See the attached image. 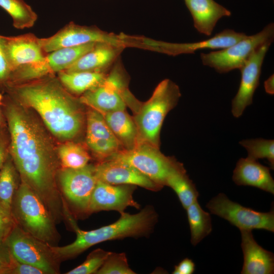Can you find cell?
<instances>
[{
	"instance_id": "cell-34",
	"label": "cell",
	"mask_w": 274,
	"mask_h": 274,
	"mask_svg": "<svg viewBox=\"0 0 274 274\" xmlns=\"http://www.w3.org/2000/svg\"><path fill=\"white\" fill-rule=\"evenodd\" d=\"M15 225L12 214L0 206V243L5 242Z\"/></svg>"
},
{
	"instance_id": "cell-12",
	"label": "cell",
	"mask_w": 274,
	"mask_h": 274,
	"mask_svg": "<svg viewBox=\"0 0 274 274\" xmlns=\"http://www.w3.org/2000/svg\"><path fill=\"white\" fill-rule=\"evenodd\" d=\"M132 38L101 30L96 26L80 25L70 22L52 36L40 38L44 51L48 54L56 50L92 43L106 42L125 47Z\"/></svg>"
},
{
	"instance_id": "cell-31",
	"label": "cell",
	"mask_w": 274,
	"mask_h": 274,
	"mask_svg": "<svg viewBox=\"0 0 274 274\" xmlns=\"http://www.w3.org/2000/svg\"><path fill=\"white\" fill-rule=\"evenodd\" d=\"M248 152L247 157L258 160L266 159L271 168L274 167V141L262 138L244 140L239 142Z\"/></svg>"
},
{
	"instance_id": "cell-16",
	"label": "cell",
	"mask_w": 274,
	"mask_h": 274,
	"mask_svg": "<svg viewBox=\"0 0 274 274\" xmlns=\"http://www.w3.org/2000/svg\"><path fill=\"white\" fill-rule=\"evenodd\" d=\"M0 40L11 73L21 66L41 61L47 55L40 38L32 33L0 35Z\"/></svg>"
},
{
	"instance_id": "cell-14",
	"label": "cell",
	"mask_w": 274,
	"mask_h": 274,
	"mask_svg": "<svg viewBox=\"0 0 274 274\" xmlns=\"http://www.w3.org/2000/svg\"><path fill=\"white\" fill-rule=\"evenodd\" d=\"M271 43H266L257 49L239 69V86L231 102V113L235 118L242 116L245 109L252 104L254 93L259 84L262 65Z\"/></svg>"
},
{
	"instance_id": "cell-29",
	"label": "cell",
	"mask_w": 274,
	"mask_h": 274,
	"mask_svg": "<svg viewBox=\"0 0 274 274\" xmlns=\"http://www.w3.org/2000/svg\"><path fill=\"white\" fill-rule=\"evenodd\" d=\"M0 7L11 17L17 29L30 28L38 19L37 13L23 0H0Z\"/></svg>"
},
{
	"instance_id": "cell-37",
	"label": "cell",
	"mask_w": 274,
	"mask_h": 274,
	"mask_svg": "<svg viewBox=\"0 0 274 274\" xmlns=\"http://www.w3.org/2000/svg\"><path fill=\"white\" fill-rule=\"evenodd\" d=\"M11 71L7 61L0 40V91L5 89Z\"/></svg>"
},
{
	"instance_id": "cell-21",
	"label": "cell",
	"mask_w": 274,
	"mask_h": 274,
	"mask_svg": "<svg viewBox=\"0 0 274 274\" xmlns=\"http://www.w3.org/2000/svg\"><path fill=\"white\" fill-rule=\"evenodd\" d=\"M124 48L109 43H96L92 49L65 71L106 73L117 60Z\"/></svg>"
},
{
	"instance_id": "cell-6",
	"label": "cell",
	"mask_w": 274,
	"mask_h": 274,
	"mask_svg": "<svg viewBox=\"0 0 274 274\" xmlns=\"http://www.w3.org/2000/svg\"><path fill=\"white\" fill-rule=\"evenodd\" d=\"M127 84L122 63L117 60L102 82L84 93L80 101L102 114L125 110L129 105L136 112L141 104L129 91Z\"/></svg>"
},
{
	"instance_id": "cell-25",
	"label": "cell",
	"mask_w": 274,
	"mask_h": 274,
	"mask_svg": "<svg viewBox=\"0 0 274 274\" xmlns=\"http://www.w3.org/2000/svg\"><path fill=\"white\" fill-rule=\"evenodd\" d=\"M164 185L173 189L185 210L199 196L195 185L189 178L183 165L177 161L169 170Z\"/></svg>"
},
{
	"instance_id": "cell-18",
	"label": "cell",
	"mask_w": 274,
	"mask_h": 274,
	"mask_svg": "<svg viewBox=\"0 0 274 274\" xmlns=\"http://www.w3.org/2000/svg\"><path fill=\"white\" fill-rule=\"evenodd\" d=\"M86 141L94 154L102 160L121 150L122 146L102 114L93 109L87 113Z\"/></svg>"
},
{
	"instance_id": "cell-27",
	"label": "cell",
	"mask_w": 274,
	"mask_h": 274,
	"mask_svg": "<svg viewBox=\"0 0 274 274\" xmlns=\"http://www.w3.org/2000/svg\"><path fill=\"white\" fill-rule=\"evenodd\" d=\"M186 210L190 230V242L195 246L212 232L211 217L201 208L197 199Z\"/></svg>"
},
{
	"instance_id": "cell-10",
	"label": "cell",
	"mask_w": 274,
	"mask_h": 274,
	"mask_svg": "<svg viewBox=\"0 0 274 274\" xmlns=\"http://www.w3.org/2000/svg\"><path fill=\"white\" fill-rule=\"evenodd\" d=\"M95 43L63 48L50 52L41 61L21 66L12 71L9 82L12 85L19 84L65 71L92 49Z\"/></svg>"
},
{
	"instance_id": "cell-30",
	"label": "cell",
	"mask_w": 274,
	"mask_h": 274,
	"mask_svg": "<svg viewBox=\"0 0 274 274\" xmlns=\"http://www.w3.org/2000/svg\"><path fill=\"white\" fill-rule=\"evenodd\" d=\"M57 156L62 168H79L88 164L90 156L80 144L66 142L57 150Z\"/></svg>"
},
{
	"instance_id": "cell-32",
	"label": "cell",
	"mask_w": 274,
	"mask_h": 274,
	"mask_svg": "<svg viewBox=\"0 0 274 274\" xmlns=\"http://www.w3.org/2000/svg\"><path fill=\"white\" fill-rule=\"evenodd\" d=\"M129 266L125 253L111 252L96 274H134Z\"/></svg>"
},
{
	"instance_id": "cell-35",
	"label": "cell",
	"mask_w": 274,
	"mask_h": 274,
	"mask_svg": "<svg viewBox=\"0 0 274 274\" xmlns=\"http://www.w3.org/2000/svg\"><path fill=\"white\" fill-rule=\"evenodd\" d=\"M15 258L4 243H0V274H8Z\"/></svg>"
},
{
	"instance_id": "cell-2",
	"label": "cell",
	"mask_w": 274,
	"mask_h": 274,
	"mask_svg": "<svg viewBox=\"0 0 274 274\" xmlns=\"http://www.w3.org/2000/svg\"><path fill=\"white\" fill-rule=\"evenodd\" d=\"M13 100L35 110L50 131L62 140L74 138L83 123L78 101L54 75L7 86Z\"/></svg>"
},
{
	"instance_id": "cell-11",
	"label": "cell",
	"mask_w": 274,
	"mask_h": 274,
	"mask_svg": "<svg viewBox=\"0 0 274 274\" xmlns=\"http://www.w3.org/2000/svg\"><path fill=\"white\" fill-rule=\"evenodd\" d=\"M105 159L129 165L162 186H165L166 177L176 161L163 155L158 148L143 142L130 149H121Z\"/></svg>"
},
{
	"instance_id": "cell-36",
	"label": "cell",
	"mask_w": 274,
	"mask_h": 274,
	"mask_svg": "<svg viewBox=\"0 0 274 274\" xmlns=\"http://www.w3.org/2000/svg\"><path fill=\"white\" fill-rule=\"evenodd\" d=\"M8 274H46L39 268L20 262L15 258L14 264Z\"/></svg>"
},
{
	"instance_id": "cell-40",
	"label": "cell",
	"mask_w": 274,
	"mask_h": 274,
	"mask_svg": "<svg viewBox=\"0 0 274 274\" xmlns=\"http://www.w3.org/2000/svg\"><path fill=\"white\" fill-rule=\"evenodd\" d=\"M264 86L266 92L269 94L274 93V76L271 75L265 81Z\"/></svg>"
},
{
	"instance_id": "cell-7",
	"label": "cell",
	"mask_w": 274,
	"mask_h": 274,
	"mask_svg": "<svg viewBox=\"0 0 274 274\" xmlns=\"http://www.w3.org/2000/svg\"><path fill=\"white\" fill-rule=\"evenodd\" d=\"M97 181L92 164L76 169H59L57 175L59 188L75 219L89 215L90 199Z\"/></svg>"
},
{
	"instance_id": "cell-28",
	"label": "cell",
	"mask_w": 274,
	"mask_h": 274,
	"mask_svg": "<svg viewBox=\"0 0 274 274\" xmlns=\"http://www.w3.org/2000/svg\"><path fill=\"white\" fill-rule=\"evenodd\" d=\"M18 173L9 154L0 169V206L10 214L14 194L20 184L18 183Z\"/></svg>"
},
{
	"instance_id": "cell-17",
	"label": "cell",
	"mask_w": 274,
	"mask_h": 274,
	"mask_svg": "<svg viewBox=\"0 0 274 274\" xmlns=\"http://www.w3.org/2000/svg\"><path fill=\"white\" fill-rule=\"evenodd\" d=\"M97 180L113 185H132L157 191L163 186L151 180L137 169L124 163L105 159L94 165Z\"/></svg>"
},
{
	"instance_id": "cell-9",
	"label": "cell",
	"mask_w": 274,
	"mask_h": 274,
	"mask_svg": "<svg viewBox=\"0 0 274 274\" xmlns=\"http://www.w3.org/2000/svg\"><path fill=\"white\" fill-rule=\"evenodd\" d=\"M4 243L18 261L37 267L46 274L60 273L61 261L52 246L24 231L16 224Z\"/></svg>"
},
{
	"instance_id": "cell-5",
	"label": "cell",
	"mask_w": 274,
	"mask_h": 274,
	"mask_svg": "<svg viewBox=\"0 0 274 274\" xmlns=\"http://www.w3.org/2000/svg\"><path fill=\"white\" fill-rule=\"evenodd\" d=\"M181 96L177 85L169 79L160 82L149 99L141 104L134 121L139 143H146L158 148L160 129L167 114L173 109Z\"/></svg>"
},
{
	"instance_id": "cell-13",
	"label": "cell",
	"mask_w": 274,
	"mask_h": 274,
	"mask_svg": "<svg viewBox=\"0 0 274 274\" xmlns=\"http://www.w3.org/2000/svg\"><path fill=\"white\" fill-rule=\"evenodd\" d=\"M212 214L217 215L237 227L239 230L263 229L274 232V211L260 212L244 207L219 193L206 204Z\"/></svg>"
},
{
	"instance_id": "cell-38",
	"label": "cell",
	"mask_w": 274,
	"mask_h": 274,
	"mask_svg": "<svg viewBox=\"0 0 274 274\" xmlns=\"http://www.w3.org/2000/svg\"><path fill=\"white\" fill-rule=\"evenodd\" d=\"M195 263L189 258L183 259L178 265L175 266L173 274H192L195 270Z\"/></svg>"
},
{
	"instance_id": "cell-26",
	"label": "cell",
	"mask_w": 274,
	"mask_h": 274,
	"mask_svg": "<svg viewBox=\"0 0 274 274\" xmlns=\"http://www.w3.org/2000/svg\"><path fill=\"white\" fill-rule=\"evenodd\" d=\"M58 79L63 87L71 94H83L99 84L107 74L103 72H58Z\"/></svg>"
},
{
	"instance_id": "cell-39",
	"label": "cell",
	"mask_w": 274,
	"mask_h": 274,
	"mask_svg": "<svg viewBox=\"0 0 274 274\" xmlns=\"http://www.w3.org/2000/svg\"><path fill=\"white\" fill-rule=\"evenodd\" d=\"M9 140L3 128L0 130V169L3 166L9 154Z\"/></svg>"
},
{
	"instance_id": "cell-3",
	"label": "cell",
	"mask_w": 274,
	"mask_h": 274,
	"mask_svg": "<svg viewBox=\"0 0 274 274\" xmlns=\"http://www.w3.org/2000/svg\"><path fill=\"white\" fill-rule=\"evenodd\" d=\"M120 214V217L115 222L89 231L81 230L76 220L72 221L69 226L76 233L75 241L64 246H52V249L62 261L75 258L91 247L103 242L148 235L158 220L156 212L153 207L149 206L136 214L124 212Z\"/></svg>"
},
{
	"instance_id": "cell-1",
	"label": "cell",
	"mask_w": 274,
	"mask_h": 274,
	"mask_svg": "<svg viewBox=\"0 0 274 274\" xmlns=\"http://www.w3.org/2000/svg\"><path fill=\"white\" fill-rule=\"evenodd\" d=\"M5 108L9 154L21 181L40 198L56 224H59L64 214L57 181L60 168L57 154L42 127L18 104L9 101Z\"/></svg>"
},
{
	"instance_id": "cell-23",
	"label": "cell",
	"mask_w": 274,
	"mask_h": 274,
	"mask_svg": "<svg viewBox=\"0 0 274 274\" xmlns=\"http://www.w3.org/2000/svg\"><path fill=\"white\" fill-rule=\"evenodd\" d=\"M193 20L194 27L200 33L212 35L218 21L230 16L231 12L214 0H184Z\"/></svg>"
},
{
	"instance_id": "cell-22",
	"label": "cell",
	"mask_w": 274,
	"mask_h": 274,
	"mask_svg": "<svg viewBox=\"0 0 274 274\" xmlns=\"http://www.w3.org/2000/svg\"><path fill=\"white\" fill-rule=\"evenodd\" d=\"M232 180L238 186H252L274 194V181L269 168L248 157L238 160Z\"/></svg>"
},
{
	"instance_id": "cell-15",
	"label": "cell",
	"mask_w": 274,
	"mask_h": 274,
	"mask_svg": "<svg viewBox=\"0 0 274 274\" xmlns=\"http://www.w3.org/2000/svg\"><path fill=\"white\" fill-rule=\"evenodd\" d=\"M136 187L113 185L97 180L91 197L89 214L102 211H116L120 214L129 207L139 209L140 204L133 197Z\"/></svg>"
},
{
	"instance_id": "cell-24",
	"label": "cell",
	"mask_w": 274,
	"mask_h": 274,
	"mask_svg": "<svg viewBox=\"0 0 274 274\" xmlns=\"http://www.w3.org/2000/svg\"><path fill=\"white\" fill-rule=\"evenodd\" d=\"M102 115L108 126L125 149H131L139 143L136 126L125 110L111 111Z\"/></svg>"
},
{
	"instance_id": "cell-20",
	"label": "cell",
	"mask_w": 274,
	"mask_h": 274,
	"mask_svg": "<svg viewBox=\"0 0 274 274\" xmlns=\"http://www.w3.org/2000/svg\"><path fill=\"white\" fill-rule=\"evenodd\" d=\"M244 262L242 274H272L273 254L261 247L255 240L252 230H240Z\"/></svg>"
},
{
	"instance_id": "cell-33",
	"label": "cell",
	"mask_w": 274,
	"mask_h": 274,
	"mask_svg": "<svg viewBox=\"0 0 274 274\" xmlns=\"http://www.w3.org/2000/svg\"><path fill=\"white\" fill-rule=\"evenodd\" d=\"M111 252L102 249L94 250L81 264L66 272V274L96 273L102 266Z\"/></svg>"
},
{
	"instance_id": "cell-41",
	"label": "cell",
	"mask_w": 274,
	"mask_h": 274,
	"mask_svg": "<svg viewBox=\"0 0 274 274\" xmlns=\"http://www.w3.org/2000/svg\"><path fill=\"white\" fill-rule=\"evenodd\" d=\"M2 100H3V97L1 93V91H0V130L3 128L4 123V118H3V114L2 112L1 109V102Z\"/></svg>"
},
{
	"instance_id": "cell-4",
	"label": "cell",
	"mask_w": 274,
	"mask_h": 274,
	"mask_svg": "<svg viewBox=\"0 0 274 274\" xmlns=\"http://www.w3.org/2000/svg\"><path fill=\"white\" fill-rule=\"evenodd\" d=\"M11 214L24 231L51 246H58L60 235L56 224L40 198L21 181L14 194Z\"/></svg>"
},
{
	"instance_id": "cell-19",
	"label": "cell",
	"mask_w": 274,
	"mask_h": 274,
	"mask_svg": "<svg viewBox=\"0 0 274 274\" xmlns=\"http://www.w3.org/2000/svg\"><path fill=\"white\" fill-rule=\"evenodd\" d=\"M246 36L243 32L226 29L210 39L196 42L178 44L154 41L153 50L170 55L192 54L199 50L224 49Z\"/></svg>"
},
{
	"instance_id": "cell-8",
	"label": "cell",
	"mask_w": 274,
	"mask_h": 274,
	"mask_svg": "<svg viewBox=\"0 0 274 274\" xmlns=\"http://www.w3.org/2000/svg\"><path fill=\"white\" fill-rule=\"evenodd\" d=\"M274 38V24L270 23L260 32L247 36L234 44L218 51L201 53L203 65L214 68L219 73L239 70L251 55L263 45L271 43Z\"/></svg>"
}]
</instances>
